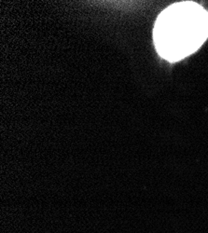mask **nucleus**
<instances>
[{
    "label": "nucleus",
    "mask_w": 208,
    "mask_h": 233,
    "mask_svg": "<svg viewBox=\"0 0 208 233\" xmlns=\"http://www.w3.org/2000/svg\"><path fill=\"white\" fill-rule=\"evenodd\" d=\"M208 37V12L195 2L166 8L155 21L153 40L162 58L175 62L199 50Z\"/></svg>",
    "instance_id": "nucleus-1"
}]
</instances>
